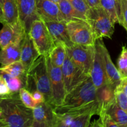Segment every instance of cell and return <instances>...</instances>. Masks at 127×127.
<instances>
[{"label":"cell","instance_id":"cell-1","mask_svg":"<svg viewBox=\"0 0 127 127\" xmlns=\"http://www.w3.org/2000/svg\"><path fill=\"white\" fill-rule=\"evenodd\" d=\"M0 118L10 127H32V109L20 99L19 93L0 98Z\"/></svg>","mask_w":127,"mask_h":127},{"label":"cell","instance_id":"cell-2","mask_svg":"<svg viewBox=\"0 0 127 127\" xmlns=\"http://www.w3.org/2000/svg\"><path fill=\"white\" fill-rule=\"evenodd\" d=\"M96 91L97 89L89 76L66 94L62 104L54 107L55 113L58 115L65 114L97 101Z\"/></svg>","mask_w":127,"mask_h":127},{"label":"cell","instance_id":"cell-3","mask_svg":"<svg viewBox=\"0 0 127 127\" xmlns=\"http://www.w3.org/2000/svg\"><path fill=\"white\" fill-rule=\"evenodd\" d=\"M24 88L30 93L36 90L41 92L44 95L45 100L50 104L51 85L44 56H40L26 71Z\"/></svg>","mask_w":127,"mask_h":127},{"label":"cell","instance_id":"cell-4","mask_svg":"<svg viewBox=\"0 0 127 127\" xmlns=\"http://www.w3.org/2000/svg\"><path fill=\"white\" fill-rule=\"evenodd\" d=\"M85 19L90 26L95 40L104 37L111 38L115 30V22L101 6L90 7Z\"/></svg>","mask_w":127,"mask_h":127},{"label":"cell","instance_id":"cell-5","mask_svg":"<svg viewBox=\"0 0 127 127\" xmlns=\"http://www.w3.org/2000/svg\"><path fill=\"white\" fill-rule=\"evenodd\" d=\"M98 102H93L86 106L57 115L56 127H88L94 115H98Z\"/></svg>","mask_w":127,"mask_h":127},{"label":"cell","instance_id":"cell-6","mask_svg":"<svg viewBox=\"0 0 127 127\" xmlns=\"http://www.w3.org/2000/svg\"><path fill=\"white\" fill-rule=\"evenodd\" d=\"M29 34L39 54L49 56L55 44L47 26L41 19L32 22Z\"/></svg>","mask_w":127,"mask_h":127},{"label":"cell","instance_id":"cell-7","mask_svg":"<svg viewBox=\"0 0 127 127\" xmlns=\"http://www.w3.org/2000/svg\"><path fill=\"white\" fill-rule=\"evenodd\" d=\"M44 57L51 85V99L50 104L54 108L62 104L67 93L61 68L54 65L50 61L49 56Z\"/></svg>","mask_w":127,"mask_h":127},{"label":"cell","instance_id":"cell-8","mask_svg":"<svg viewBox=\"0 0 127 127\" xmlns=\"http://www.w3.org/2000/svg\"><path fill=\"white\" fill-rule=\"evenodd\" d=\"M67 28L70 40L73 44L94 45L96 40L86 19H76L67 22Z\"/></svg>","mask_w":127,"mask_h":127},{"label":"cell","instance_id":"cell-9","mask_svg":"<svg viewBox=\"0 0 127 127\" xmlns=\"http://www.w3.org/2000/svg\"><path fill=\"white\" fill-rule=\"evenodd\" d=\"M95 45V44H94ZM67 53L72 62L87 75L90 76L95 53V45L74 44L67 48Z\"/></svg>","mask_w":127,"mask_h":127},{"label":"cell","instance_id":"cell-10","mask_svg":"<svg viewBox=\"0 0 127 127\" xmlns=\"http://www.w3.org/2000/svg\"><path fill=\"white\" fill-rule=\"evenodd\" d=\"M103 42V38H99L95 42L94 57L90 72V76L96 89L108 83L102 50Z\"/></svg>","mask_w":127,"mask_h":127},{"label":"cell","instance_id":"cell-11","mask_svg":"<svg viewBox=\"0 0 127 127\" xmlns=\"http://www.w3.org/2000/svg\"><path fill=\"white\" fill-rule=\"evenodd\" d=\"M61 69L66 93H69L90 76L85 74L82 69L75 64L70 58L67 50L66 58Z\"/></svg>","mask_w":127,"mask_h":127},{"label":"cell","instance_id":"cell-12","mask_svg":"<svg viewBox=\"0 0 127 127\" xmlns=\"http://www.w3.org/2000/svg\"><path fill=\"white\" fill-rule=\"evenodd\" d=\"M32 127H56L57 115L51 104L44 101L32 109Z\"/></svg>","mask_w":127,"mask_h":127},{"label":"cell","instance_id":"cell-13","mask_svg":"<svg viewBox=\"0 0 127 127\" xmlns=\"http://www.w3.org/2000/svg\"><path fill=\"white\" fill-rule=\"evenodd\" d=\"M16 2L18 7L20 22L26 33H29L32 22L40 19L36 10V0H16Z\"/></svg>","mask_w":127,"mask_h":127},{"label":"cell","instance_id":"cell-14","mask_svg":"<svg viewBox=\"0 0 127 127\" xmlns=\"http://www.w3.org/2000/svg\"><path fill=\"white\" fill-rule=\"evenodd\" d=\"M26 33L21 24L14 27L7 23L3 24L2 28L0 30V49L12 43L21 42Z\"/></svg>","mask_w":127,"mask_h":127},{"label":"cell","instance_id":"cell-15","mask_svg":"<svg viewBox=\"0 0 127 127\" xmlns=\"http://www.w3.org/2000/svg\"><path fill=\"white\" fill-rule=\"evenodd\" d=\"M43 21L53 38L54 44L57 42L62 43L67 48L72 47L74 45L70 38L67 28V22L65 21Z\"/></svg>","mask_w":127,"mask_h":127},{"label":"cell","instance_id":"cell-16","mask_svg":"<svg viewBox=\"0 0 127 127\" xmlns=\"http://www.w3.org/2000/svg\"><path fill=\"white\" fill-rule=\"evenodd\" d=\"M37 12L43 21H64L58 4L51 0H36Z\"/></svg>","mask_w":127,"mask_h":127},{"label":"cell","instance_id":"cell-17","mask_svg":"<svg viewBox=\"0 0 127 127\" xmlns=\"http://www.w3.org/2000/svg\"><path fill=\"white\" fill-rule=\"evenodd\" d=\"M41 56L29 33H26L21 42L20 61L27 71Z\"/></svg>","mask_w":127,"mask_h":127},{"label":"cell","instance_id":"cell-18","mask_svg":"<svg viewBox=\"0 0 127 127\" xmlns=\"http://www.w3.org/2000/svg\"><path fill=\"white\" fill-rule=\"evenodd\" d=\"M116 87L109 83H107L97 89L96 96L98 103L99 114L101 111L104 110L109 104L115 100V90ZM98 114V115H99Z\"/></svg>","mask_w":127,"mask_h":127},{"label":"cell","instance_id":"cell-19","mask_svg":"<svg viewBox=\"0 0 127 127\" xmlns=\"http://www.w3.org/2000/svg\"><path fill=\"white\" fill-rule=\"evenodd\" d=\"M102 50H103L105 68L108 83L117 87L120 83L122 80V77L120 74L117 68L113 64L108 50H107L106 46L105 45L104 42L102 43Z\"/></svg>","mask_w":127,"mask_h":127},{"label":"cell","instance_id":"cell-20","mask_svg":"<svg viewBox=\"0 0 127 127\" xmlns=\"http://www.w3.org/2000/svg\"><path fill=\"white\" fill-rule=\"evenodd\" d=\"M21 42L12 43L0 50V64L1 66H5L20 61Z\"/></svg>","mask_w":127,"mask_h":127},{"label":"cell","instance_id":"cell-21","mask_svg":"<svg viewBox=\"0 0 127 127\" xmlns=\"http://www.w3.org/2000/svg\"><path fill=\"white\" fill-rule=\"evenodd\" d=\"M1 6L5 23L8 24L13 27L21 24L18 7L16 0H2Z\"/></svg>","mask_w":127,"mask_h":127},{"label":"cell","instance_id":"cell-22","mask_svg":"<svg viewBox=\"0 0 127 127\" xmlns=\"http://www.w3.org/2000/svg\"><path fill=\"white\" fill-rule=\"evenodd\" d=\"M101 112H105L120 127H127V114L118 106L115 100L109 104L104 110Z\"/></svg>","mask_w":127,"mask_h":127},{"label":"cell","instance_id":"cell-23","mask_svg":"<svg viewBox=\"0 0 127 127\" xmlns=\"http://www.w3.org/2000/svg\"><path fill=\"white\" fill-rule=\"evenodd\" d=\"M100 6L110 16L115 24L121 25V0H100Z\"/></svg>","mask_w":127,"mask_h":127},{"label":"cell","instance_id":"cell-24","mask_svg":"<svg viewBox=\"0 0 127 127\" xmlns=\"http://www.w3.org/2000/svg\"><path fill=\"white\" fill-rule=\"evenodd\" d=\"M67 56V47L64 43L57 42L55 43L54 48L50 54L49 58L54 65L61 68Z\"/></svg>","mask_w":127,"mask_h":127},{"label":"cell","instance_id":"cell-25","mask_svg":"<svg viewBox=\"0 0 127 127\" xmlns=\"http://www.w3.org/2000/svg\"><path fill=\"white\" fill-rule=\"evenodd\" d=\"M58 5L63 19L66 22L76 19H86L85 17L78 12L67 0H61Z\"/></svg>","mask_w":127,"mask_h":127},{"label":"cell","instance_id":"cell-26","mask_svg":"<svg viewBox=\"0 0 127 127\" xmlns=\"http://www.w3.org/2000/svg\"><path fill=\"white\" fill-rule=\"evenodd\" d=\"M0 69L5 73H7L13 76L21 78L24 83V88L26 70L21 61L16 62L14 63L9 64V65L5 66H1Z\"/></svg>","mask_w":127,"mask_h":127},{"label":"cell","instance_id":"cell-27","mask_svg":"<svg viewBox=\"0 0 127 127\" xmlns=\"http://www.w3.org/2000/svg\"><path fill=\"white\" fill-rule=\"evenodd\" d=\"M0 76L2 77L5 79L12 94L19 93L20 89L24 88V83L20 78L13 76L8 73L2 71L1 69Z\"/></svg>","mask_w":127,"mask_h":127},{"label":"cell","instance_id":"cell-28","mask_svg":"<svg viewBox=\"0 0 127 127\" xmlns=\"http://www.w3.org/2000/svg\"><path fill=\"white\" fill-rule=\"evenodd\" d=\"M99 119L94 120L90 126L101 127H120L119 125L107 114L105 112H101L99 115Z\"/></svg>","mask_w":127,"mask_h":127},{"label":"cell","instance_id":"cell-29","mask_svg":"<svg viewBox=\"0 0 127 127\" xmlns=\"http://www.w3.org/2000/svg\"><path fill=\"white\" fill-rule=\"evenodd\" d=\"M117 69L122 78L127 77V48L122 47V52L117 60Z\"/></svg>","mask_w":127,"mask_h":127},{"label":"cell","instance_id":"cell-30","mask_svg":"<svg viewBox=\"0 0 127 127\" xmlns=\"http://www.w3.org/2000/svg\"><path fill=\"white\" fill-rule=\"evenodd\" d=\"M19 97L21 101L28 108L33 109L37 105V104L32 97L31 93L26 88H21L19 91Z\"/></svg>","mask_w":127,"mask_h":127},{"label":"cell","instance_id":"cell-31","mask_svg":"<svg viewBox=\"0 0 127 127\" xmlns=\"http://www.w3.org/2000/svg\"><path fill=\"white\" fill-rule=\"evenodd\" d=\"M115 101L118 106L127 114V96L122 90L116 87L115 90Z\"/></svg>","mask_w":127,"mask_h":127},{"label":"cell","instance_id":"cell-32","mask_svg":"<svg viewBox=\"0 0 127 127\" xmlns=\"http://www.w3.org/2000/svg\"><path fill=\"white\" fill-rule=\"evenodd\" d=\"M67 1L78 12L85 17L86 12L90 7L85 0H67Z\"/></svg>","mask_w":127,"mask_h":127},{"label":"cell","instance_id":"cell-33","mask_svg":"<svg viewBox=\"0 0 127 127\" xmlns=\"http://www.w3.org/2000/svg\"><path fill=\"white\" fill-rule=\"evenodd\" d=\"M121 26L127 32V0H121Z\"/></svg>","mask_w":127,"mask_h":127},{"label":"cell","instance_id":"cell-34","mask_svg":"<svg viewBox=\"0 0 127 127\" xmlns=\"http://www.w3.org/2000/svg\"><path fill=\"white\" fill-rule=\"evenodd\" d=\"M12 95L6 81L2 77L0 76V98L6 97Z\"/></svg>","mask_w":127,"mask_h":127},{"label":"cell","instance_id":"cell-35","mask_svg":"<svg viewBox=\"0 0 127 127\" xmlns=\"http://www.w3.org/2000/svg\"><path fill=\"white\" fill-rule=\"evenodd\" d=\"M31 93L32 95V97H33V99H34V100L37 104L46 101L45 100L44 95H43V94L41 92L36 90L34 91L33 92H32Z\"/></svg>","mask_w":127,"mask_h":127},{"label":"cell","instance_id":"cell-36","mask_svg":"<svg viewBox=\"0 0 127 127\" xmlns=\"http://www.w3.org/2000/svg\"><path fill=\"white\" fill-rule=\"evenodd\" d=\"M117 87L122 90L127 96V77L122 78L120 83Z\"/></svg>","mask_w":127,"mask_h":127},{"label":"cell","instance_id":"cell-37","mask_svg":"<svg viewBox=\"0 0 127 127\" xmlns=\"http://www.w3.org/2000/svg\"><path fill=\"white\" fill-rule=\"evenodd\" d=\"M89 7H97L100 6V0H85Z\"/></svg>","mask_w":127,"mask_h":127},{"label":"cell","instance_id":"cell-38","mask_svg":"<svg viewBox=\"0 0 127 127\" xmlns=\"http://www.w3.org/2000/svg\"><path fill=\"white\" fill-rule=\"evenodd\" d=\"M0 23H2V24L5 23L4 17L2 6H1V4H0Z\"/></svg>","mask_w":127,"mask_h":127},{"label":"cell","instance_id":"cell-39","mask_svg":"<svg viewBox=\"0 0 127 127\" xmlns=\"http://www.w3.org/2000/svg\"><path fill=\"white\" fill-rule=\"evenodd\" d=\"M0 127H9L7 123L1 118H0Z\"/></svg>","mask_w":127,"mask_h":127},{"label":"cell","instance_id":"cell-40","mask_svg":"<svg viewBox=\"0 0 127 127\" xmlns=\"http://www.w3.org/2000/svg\"><path fill=\"white\" fill-rule=\"evenodd\" d=\"M51 1H53V2H56V3L58 4L59 2L60 1H61V0H51Z\"/></svg>","mask_w":127,"mask_h":127},{"label":"cell","instance_id":"cell-41","mask_svg":"<svg viewBox=\"0 0 127 127\" xmlns=\"http://www.w3.org/2000/svg\"><path fill=\"white\" fill-rule=\"evenodd\" d=\"M2 0H0V4H1V5L2 4Z\"/></svg>","mask_w":127,"mask_h":127}]
</instances>
